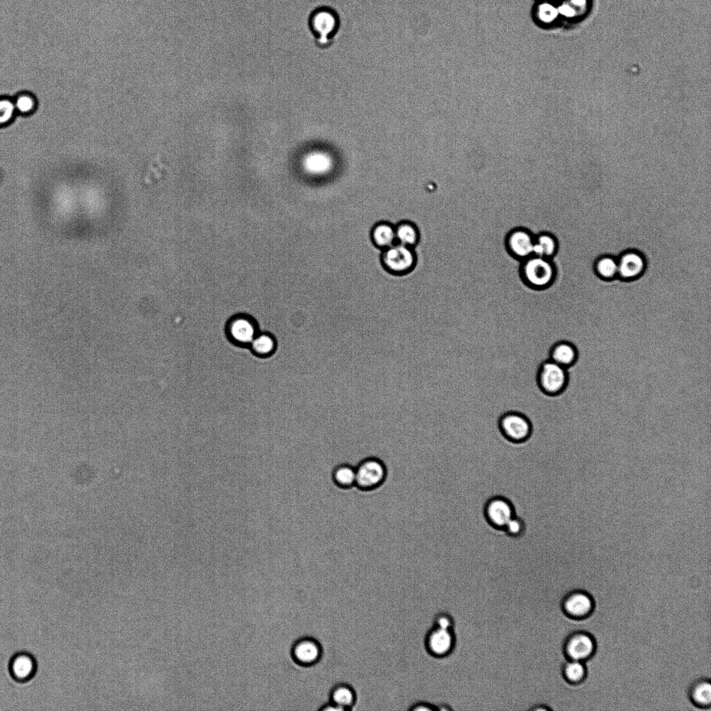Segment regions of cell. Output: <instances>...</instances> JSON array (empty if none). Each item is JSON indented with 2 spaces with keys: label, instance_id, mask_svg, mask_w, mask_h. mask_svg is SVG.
Wrapping results in <instances>:
<instances>
[{
  "label": "cell",
  "instance_id": "6da1fadb",
  "mask_svg": "<svg viewBox=\"0 0 711 711\" xmlns=\"http://www.w3.org/2000/svg\"><path fill=\"white\" fill-rule=\"evenodd\" d=\"M355 488L362 492L376 490L380 488L387 479V467L382 460L375 456L367 457L355 466Z\"/></svg>",
  "mask_w": 711,
  "mask_h": 711
},
{
  "label": "cell",
  "instance_id": "7a4b0ae2",
  "mask_svg": "<svg viewBox=\"0 0 711 711\" xmlns=\"http://www.w3.org/2000/svg\"><path fill=\"white\" fill-rule=\"evenodd\" d=\"M521 276L529 288L542 290L551 285L556 276L553 264L548 259L532 256L522 262Z\"/></svg>",
  "mask_w": 711,
  "mask_h": 711
},
{
  "label": "cell",
  "instance_id": "3957f363",
  "mask_svg": "<svg viewBox=\"0 0 711 711\" xmlns=\"http://www.w3.org/2000/svg\"><path fill=\"white\" fill-rule=\"evenodd\" d=\"M257 320L247 314H237L232 316L225 325V335L227 340L238 347H249V345L260 332Z\"/></svg>",
  "mask_w": 711,
  "mask_h": 711
},
{
  "label": "cell",
  "instance_id": "277c9868",
  "mask_svg": "<svg viewBox=\"0 0 711 711\" xmlns=\"http://www.w3.org/2000/svg\"><path fill=\"white\" fill-rule=\"evenodd\" d=\"M382 262L388 273L397 276L410 273L416 265L415 253L411 247L399 243L386 248Z\"/></svg>",
  "mask_w": 711,
  "mask_h": 711
},
{
  "label": "cell",
  "instance_id": "5b68a950",
  "mask_svg": "<svg viewBox=\"0 0 711 711\" xmlns=\"http://www.w3.org/2000/svg\"><path fill=\"white\" fill-rule=\"evenodd\" d=\"M310 25L316 42L321 47H327L337 33L338 17L332 9L320 8L311 14Z\"/></svg>",
  "mask_w": 711,
  "mask_h": 711
},
{
  "label": "cell",
  "instance_id": "8992f818",
  "mask_svg": "<svg viewBox=\"0 0 711 711\" xmlns=\"http://www.w3.org/2000/svg\"><path fill=\"white\" fill-rule=\"evenodd\" d=\"M568 379L567 369L550 360L541 364L537 375L540 390L551 396L560 394L565 390Z\"/></svg>",
  "mask_w": 711,
  "mask_h": 711
},
{
  "label": "cell",
  "instance_id": "52a82bcc",
  "mask_svg": "<svg viewBox=\"0 0 711 711\" xmlns=\"http://www.w3.org/2000/svg\"><path fill=\"white\" fill-rule=\"evenodd\" d=\"M498 427L508 440L516 443L526 441L532 433V425L529 419L514 412L503 414L499 419Z\"/></svg>",
  "mask_w": 711,
  "mask_h": 711
},
{
  "label": "cell",
  "instance_id": "ba28073f",
  "mask_svg": "<svg viewBox=\"0 0 711 711\" xmlns=\"http://www.w3.org/2000/svg\"><path fill=\"white\" fill-rule=\"evenodd\" d=\"M484 512L488 524L497 529H503L506 524L516 516L512 502L502 496L488 499L484 505Z\"/></svg>",
  "mask_w": 711,
  "mask_h": 711
},
{
  "label": "cell",
  "instance_id": "9c48e42d",
  "mask_svg": "<svg viewBox=\"0 0 711 711\" xmlns=\"http://www.w3.org/2000/svg\"><path fill=\"white\" fill-rule=\"evenodd\" d=\"M596 643L586 632H575L570 634L564 645V652L568 660L586 662L594 655Z\"/></svg>",
  "mask_w": 711,
  "mask_h": 711
},
{
  "label": "cell",
  "instance_id": "30bf717a",
  "mask_svg": "<svg viewBox=\"0 0 711 711\" xmlns=\"http://www.w3.org/2000/svg\"><path fill=\"white\" fill-rule=\"evenodd\" d=\"M323 653L321 643L310 636L297 639L290 649L293 662L301 667H311L317 664L321 660Z\"/></svg>",
  "mask_w": 711,
  "mask_h": 711
},
{
  "label": "cell",
  "instance_id": "8fae6325",
  "mask_svg": "<svg viewBox=\"0 0 711 711\" xmlns=\"http://www.w3.org/2000/svg\"><path fill=\"white\" fill-rule=\"evenodd\" d=\"M562 609L568 617L574 620H584L593 614L595 601L587 592L574 590L564 597L562 601Z\"/></svg>",
  "mask_w": 711,
  "mask_h": 711
},
{
  "label": "cell",
  "instance_id": "7c38bea8",
  "mask_svg": "<svg viewBox=\"0 0 711 711\" xmlns=\"http://www.w3.org/2000/svg\"><path fill=\"white\" fill-rule=\"evenodd\" d=\"M456 637L453 630L433 627L427 634L425 645L427 652L436 658H444L453 650Z\"/></svg>",
  "mask_w": 711,
  "mask_h": 711
},
{
  "label": "cell",
  "instance_id": "4fadbf2b",
  "mask_svg": "<svg viewBox=\"0 0 711 711\" xmlns=\"http://www.w3.org/2000/svg\"><path fill=\"white\" fill-rule=\"evenodd\" d=\"M535 236L529 230L516 228L508 234L506 243L513 256L524 261L533 256Z\"/></svg>",
  "mask_w": 711,
  "mask_h": 711
},
{
  "label": "cell",
  "instance_id": "5bb4252c",
  "mask_svg": "<svg viewBox=\"0 0 711 711\" xmlns=\"http://www.w3.org/2000/svg\"><path fill=\"white\" fill-rule=\"evenodd\" d=\"M335 166L332 156L324 150H313L303 156L301 166L304 173L313 177L326 176Z\"/></svg>",
  "mask_w": 711,
  "mask_h": 711
},
{
  "label": "cell",
  "instance_id": "9a60e30c",
  "mask_svg": "<svg viewBox=\"0 0 711 711\" xmlns=\"http://www.w3.org/2000/svg\"><path fill=\"white\" fill-rule=\"evenodd\" d=\"M36 671V662L32 656L27 653L16 654L10 663V672L18 682H26L32 678Z\"/></svg>",
  "mask_w": 711,
  "mask_h": 711
},
{
  "label": "cell",
  "instance_id": "2e32d148",
  "mask_svg": "<svg viewBox=\"0 0 711 711\" xmlns=\"http://www.w3.org/2000/svg\"><path fill=\"white\" fill-rule=\"evenodd\" d=\"M255 357L269 360L274 357L278 349V340L271 332H260L248 347Z\"/></svg>",
  "mask_w": 711,
  "mask_h": 711
},
{
  "label": "cell",
  "instance_id": "e0dca14e",
  "mask_svg": "<svg viewBox=\"0 0 711 711\" xmlns=\"http://www.w3.org/2000/svg\"><path fill=\"white\" fill-rule=\"evenodd\" d=\"M549 360L568 369L576 363L577 351L575 347L569 342H558L553 345L550 350Z\"/></svg>",
  "mask_w": 711,
  "mask_h": 711
},
{
  "label": "cell",
  "instance_id": "ac0fdd59",
  "mask_svg": "<svg viewBox=\"0 0 711 711\" xmlns=\"http://www.w3.org/2000/svg\"><path fill=\"white\" fill-rule=\"evenodd\" d=\"M689 698L698 710H710L711 704V686L710 679L695 682L688 692Z\"/></svg>",
  "mask_w": 711,
  "mask_h": 711
},
{
  "label": "cell",
  "instance_id": "d6986e66",
  "mask_svg": "<svg viewBox=\"0 0 711 711\" xmlns=\"http://www.w3.org/2000/svg\"><path fill=\"white\" fill-rule=\"evenodd\" d=\"M357 700V693L348 684H336L329 693V701L340 707L343 711L351 710Z\"/></svg>",
  "mask_w": 711,
  "mask_h": 711
},
{
  "label": "cell",
  "instance_id": "ffe728a7",
  "mask_svg": "<svg viewBox=\"0 0 711 711\" xmlns=\"http://www.w3.org/2000/svg\"><path fill=\"white\" fill-rule=\"evenodd\" d=\"M618 267V273L621 279L633 281L642 274L645 264L637 253H630L623 256Z\"/></svg>",
  "mask_w": 711,
  "mask_h": 711
},
{
  "label": "cell",
  "instance_id": "44dd1931",
  "mask_svg": "<svg viewBox=\"0 0 711 711\" xmlns=\"http://www.w3.org/2000/svg\"><path fill=\"white\" fill-rule=\"evenodd\" d=\"M18 116L29 117L35 114L38 109V97L32 92L23 90L13 97Z\"/></svg>",
  "mask_w": 711,
  "mask_h": 711
},
{
  "label": "cell",
  "instance_id": "7402d4cb",
  "mask_svg": "<svg viewBox=\"0 0 711 711\" xmlns=\"http://www.w3.org/2000/svg\"><path fill=\"white\" fill-rule=\"evenodd\" d=\"M562 673L564 679L570 684L580 686L585 690L583 684L585 681L587 671L585 663L575 661V660H568L563 665Z\"/></svg>",
  "mask_w": 711,
  "mask_h": 711
},
{
  "label": "cell",
  "instance_id": "603a6c76",
  "mask_svg": "<svg viewBox=\"0 0 711 711\" xmlns=\"http://www.w3.org/2000/svg\"><path fill=\"white\" fill-rule=\"evenodd\" d=\"M334 484L342 490H350L355 488V467L348 464H341L336 466L332 473Z\"/></svg>",
  "mask_w": 711,
  "mask_h": 711
},
{
  "label": "cell",
  "instance_id": "cb8c5ba5",
  "mask_svg": "<svg viewBox=\"0 0 711 711\" xmlns=\"http://www.w3.org/2000/svg\"><path fill=\"white\" fill-rule=\"evenodd\" d=\"M535 236L533 256L548 259L553 256L556 249L555 238L549 234L541 232Z\"/></svg>",
  "mask_w": 711,
  "mask_h": 711
},
{
  "label": "cell",
  "instance_id": "d4e9b609",
  "mask_svg": "<svg viewBox=\"0 0 711 711\" xmlns=\"http://www.w3.org/2000/svg\"><path fill=\"white\" fill-rule=\"evenodd\" d=\"M17 116L13 97L0 96V128L12 125Z\"/></svg>",
  "mask_w": 711,
  "mask_h": 711
},
{
  "label": "cell",
  "instance_id": "484cf974",
  "mask_svg": "<svg viewBox=\"0 0 711 711\" xmlns=\"http://www.w3.org/2000/svg\"><path fill=\"white\" fill-rule=\"evenodd\" d=\"M395 237L398 243L411 247L419 242V232L414 225L403 223L395 229Z\"/></svg>",
  "mask_w": 711,
  "mask_h": 711
},
{
  "label": "cell",
  "instance_id": "4316f807",
  "mask_svg": "<svg viewBox=\"0 0 711 711\" xmlns=\"http://www.w3.org/2000/svg\"><path fill=\"white\" fill-rule=\"evenodd\" d=\"M373 238L379 247L388 248L396 241L395 229L387 223L379 224L373 231Z\"/></svg>",
  "mask_w": 711,
  "mask_h": 711
},
{
  "label": "cell",
  "instance_id": "83f0119b",
  "mask_svg": "<svg viewBox=\"0 0 711 711\" xmlns=\"http://www.w3.org/2000/svg\"><path fill=\"white\" fill-rule=\"evenodd\" d=\"M618 264L614 260L610 258H605L598 262L596 266V271L601 279L611 280L618 273Z\"/></svg>",
  "mask_w": 711,
  "mask_h": 711
},
{
  "label": "cell",
  "instance_id": "f1b7e54d",
  "mask_svg": "<svg viewBox=\"0 0 711 711\" xmlns=\"http://www.w3.org/2000/svg\"><path fill=\"white\" fill-rule=\"evenodd\" d=\"M503 530L507 535L519 537L525 531V523L521 517L516 516L506 524Z\"/></svg>",
  "mask_w": 711,
  "mask_h": 711
},
{
  "label": "cell",
  "instance_id": "f546056e",
  "mask_svg": "<svg viewBox=\"0 0 711 711\" xmlns=\"http://www.w3.org/2000/svg\"><path fill=\"white\" fill-rule=\"evenodd\" d=\"M434 627L446 630H453L454 621L453 618L447 613H439L434 618Z\"/></svg>",
  "mask_w": 711,
  "mask_h": 711
},
{
  "label": "cell",
  "instance_id": "4dcf8cb0",
  "mask_svg": "<svg viewBox=\"0 0 711 711\" xmlns=\"http://www.w3.org/2000/svg\"><path fill=\"white\" fill-rule=\"evenodd\" d=\"M412 711H436L438 710L437 706L432 704L429 702H419L412 706L410 708Z\"/></svg>",
  "mask_w": 711,
  "mask_h": 711
},
{
  "label": "cell",
  "instance_id": "1f68e13d",
  "mask_svg": "<svg viewBox=\"0 0 711 711\" xmlns=\"http://www.w3.org/2000/svg\"><path fill=\"white\" fill-rule=\"evenodd\" d=\"M564 392H565V393H566V395H567L568 396H569V397H572V398H575V399H578V400H580V401H586V402H587V403H590V404H592V405H594V406H597V404H595V403H592V402L589 401L588 400H586V399H582V398H579V397H575V396H573V395H572V396H571V395L568 394V393H567V392H566L565 391V390H564ZM645 393H643V394H642V395H637V396H636V397L635 398H634V399H633L632 400H631V401H628V402H627V403H623V404H620V405H623V406L624 404H625V405H629H629H631V404L635 403H636V401H639V400H640V399H641V398H642V397H643V396H644V395H645ZM598 406H601V405H598ZM616 406H619V405H616Z\"/></svg>",
  "mask_w": 711,
  "mask_h": 711
},
{
  "label": "cell",
  "instance_id": "d6a6232c",
  "mask_svg": "<svg viewBox=\"0 0 711 711\" xmlns=\"http://www.w3.org/2000/svg\"><path fill=\"white\" fill-rule=\"evenodd\" d=\"M319 710L322 711H343L340 707L332 702H329L321 706Z\"/></svg>",
  "mask_w": 711,
  "mask_h": 711
},
{
  "label": "cell",
  "instance_id": "836d02e7",
  "mask_svg": "<svg viewBox=\"0 0 711 711\" xmlns=\"http://www.w3.org/2000/svg\"><path fill=\"white\" fill-rule=\"evenodd\" d=\"M530 710H536V711H540V710L547 711V710H552L553 709L552 708H551L549 706H547V705H538V706H534Z\"/></svg>",
  "mask_w": 711,
  "mask_h": 711
}]
</instances>
